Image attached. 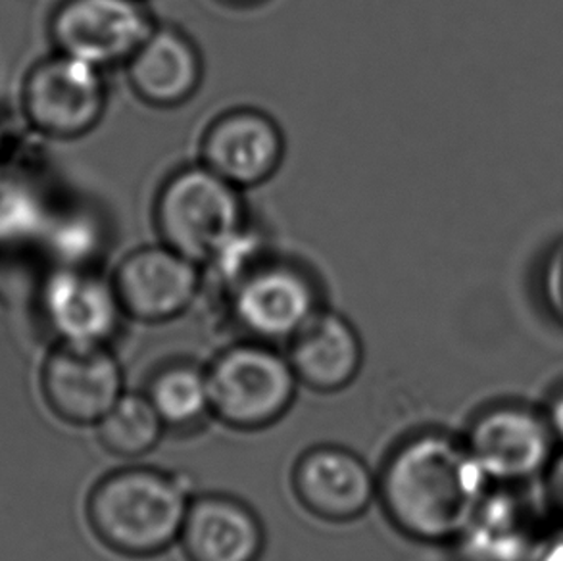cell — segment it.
I'll return each mask as SVG.
<instances>
[{"instance_id": "1", "label": "cell", "mask_w": 563, "mask_h": 561, "mask_svg": "<svg viewBox=\"0 0 563 561\" xmlns=\"http://www.w3.org/2000/svg\"><path fill=\"white\" fill-rule=\"evenodd\" d=\"M488 485L464 440L421 431L388 454L377 477V496L388 521L408 539L449 542L467 531Z\"/></svg>"}, {"instance_id": "2", "label": "cell", "mask_w": 563, "mask_h": 561, "mask_svg": "<svg viewBox=\"0 0 563 561\" xmlns=\"http://www.w3.org/2000/svg\"><path fill=\"white\" fill-rule=\"evenodd\" d=\"M192 501L190 479L181 473L133 465L108 473L87 498L95 537L115 554L154 558L174 547Z\"/></svg>"}, {"instance_id": "3", "label": "cell", "mask_w": 563, "mask_h": 561, "mask_svg": "<svg viewBox=\"0 0 563 561\" xmlns=\"http://www.w3.org/2000/svg\"><path fill=\"white\" fill-rule=\"evenodd\" d=\"M153 218L158 241L200 267L249 226L243 190L202 162L177 167L162 182Z\"/></svg>"}, {"instance_id": "4", "label": "cell", "mask_w": 563, "mask_h": 561, "mask_svg": "<svg viewBox=\"0 0 563 561\" xmlns=\"http://www.w3.org/2000/svg\"><path fill=\"white\" fill-rule=\"evenodd\" d=\"M213 418L236 431H262L277 424L297 398V373L274 344L236 342L206 370Z\"/></svg>"}, {"instance_id": "5", "label": "cell", "mask_w": 563, "mask_h": 561, "mask_svg": "<svg viewBox=\"0 0 563 561\" xmlns=\"http://www.w3.org/2000/svg\"><path fill=\"white\" fill-rule=\"evenodd\" d=\"M15 108L41 141L87 138L107 114V72L51 51L23 72Z\"/></svg>"}, {"instance_id": "6", "label": "cell", "mask_w": 563, "mask_h": 561, "mask_svg": "<svg viewBox=\"0 0 563 561\" xmlns=\"http://www.w3.org/2000/svg\"><path fill=\"white\" fill-rule=\"evenodd\" d=\"M225 300L235 326L252 341L289 342L323 308L313 275L274 251L249 267Z\"/></svg>"}, {"instance_id": "7", "label": "cell", "mask_w": 563, "mask_h": 561, "mask_svg": "<svg viewBox=\"0 0 563 561\" xmlns=\"http://www.w3.org/2000/svg\"><path fill=\"white\" fill-rule=\"evenodd\" d=\"M154 25L145 0H58L46 37L56 53L107 72L130 61Z\"/></svg>"}, {"instance_id": "8", "label": "cell", "mask_w": 563, "mask_h": 561, "mask_svg": "<svg viewBox=\"0 0 563 561\" xmlns=\"http://www.w3.org/2000/svg\"><path fill=\"white\" fill-rule=\"evenodd\" d=\"M464 442L488 481L500 485H521L541 477L556 462L558 439L549 419L523 406L483 411Z\"/></svg>"}, {"instance_id": "9", "label": "cell", "mask_w": 563, "mask_h": 561, "mask_svg": "<svg viewBox=\"0 0 563 561\" xmlns=\"http://www.w3.org/2000/svg\"><path fill=\"white\" fill-rule=\"evenodd\" d=\"M110 279L125 318L143 323L184 316L205 288L202 267L162 241L128 252Z\"/></svg>"}, {"instance_id": "10", "label": "cell", "mask_w": 563, "mask_h": 561, "mask_svg": "<svg viewBox=\"0 0 563 561\" xmlns=\"http://www.w3.org/2000/svg\"><path fill=\"white\" fill-rule=\"evenodd\" d=\"M48 410L69 425H97L123 391V370L108 344L58 342L41 370Z\"/></svg>"}, {"instance_id": "11", "label": "cell", "mask_w": 563, "mask_h": 561, "mask_svg": "<svg viewBox=\"0 0 563 561\" xmlns=\"http://www.w3.org/2000/svg\"><path fill=\"white\" fill-rule=\"evenodd\" d=\"M38 306L54 337L69 344H108L125 318L114 283L99 267H48Z\"/></svg>"}, {"instance_id": "12", "label": "cell", "mask_w": 563, "mask_h": 561, "mask_svg": "<svg viewBox=\"0 0 563 561\" xmlns=\"http://www.w3.org/2000/svg\"><path fill=\"white\" fill-rule=\"evenodd\" d=\"M283 158L282 125L258 108H229L206 125L200 139L198 162L241 190L269 182Z\"/></svg>"}, {"instance_id": "13", "label": "cell", "mask_w": 563, "mask_h": 561, "mask_svg": "<svg viewBox=\"0 0 563 561\" xmlns=\"http://www.w3.org/2000/svg\"><path fill=\"white\" fill-rule=\"evenodd\" d=\"M292 491L300 506L328 524H349L366 514L377 498V477L349 448H308L292 470Z\"/></svg>"}, {"instance_id": "14", "label": "cell", "mask_w": 563, "mask_h": 561, "mask_svg": "<svg viewBox=\"0 0 563 561\" xmlns=\"http://www.w3.org/2000/svg\"><path fill=\"white\" fill-rule=\"evenodd\" d=\"M131 91L153 108H177L197 95L205 62L197 43L174 23H158L123 64Z\"/></svg>"}, {"instance_id": "15", "label": "cell", "mask_w": 563, "mask_h": 561, "mask_svg": "<svg viewBox=\"0 0 563 561\" xmlns=\"http://www.w3.org/2000/svg\"><path fill=\"white\" fill-rule=\"evenodd\" d=\"M179 542L189 561H260L266 531L258 514L235 496H192Z\"/></svg>"}, {"instance_id": "16", "label": "cell", "mask_w": 563, "mask_h": 561, "mask_svg": "<svg viewBox=\"0 0 563 561\" xmlns=\"http://www.w3.org/2000/svg\"><path fill=\"white\" fill-rule=\"evenodd\" d=\"M287 358L300 385L316 393H339L358 377L364 342L351 319L321 308L290 339Z\"/></svg>"}, {"instance_id": "17", "label": "cell", "mask_w": 563, "mask_h": 561, "mask_svg": "<svg viewBox=\"0 0 563 561\" xmlns=\"http://www.w3.org/2000/svg\"><path fill=\"white\" fill-rule=\"evenodd\" d=\"M37 246L48 267H97L107 246V229L91 208L54 200Z\"/></svg>"}, {"instance_id": "18", "label": "cell", "mask_w": 563, "mask_h": 561, "mask_svg": "<svg viewBox=\"0 0 563 561\" xmlns=\"http://www.w3.org/2000/svg\"><path fill=\"white\" fill-rule=\"evenodd\" d=\"M146 396L172 431H197L213 416L208 372L190 362L164 365L154 373Z\"/></svg>"}, {"instance_id": "19", "label": "cell", "mask_w": 563, "mask_h": 561, "mask_svg": "<svg viewBox=\"0 0 563 561\" xmlns=\"http://www.w3.org/2000/svg\"><path fill=\"white\" fill-rule=\"evenodd\" d=\"M95 427L102 448L123 460L151 454L168 431L151 398L139 393H123Z\"/></svg>"}, {"instance_id": "20", "label": "cell", "mask_w": 563, "mask_h": 561, "mask_svg": "<svg viewBox=\"0 0 563 561\" xmlns=\"http://www.w3.org/2000/svg\"><path fill=\"white\" fill-rule=\"evenodd\" d=\"M544 416L549 419L550 427H552V431L556 435L558 442L563 444V391L552 400L549 411Z\"/></svg>"}, {"instance_id": "21", "label": "cell", "mask_w": 563, "mask_h": 561, "mask_svg": "<svg viewBox=\"0 0 563 561\" xmlns=\"http://www.w3.org/2000/svg\"><path fill=\"white\" fill-rule=\"evenodd\" d=\"M552 465H554V477H552V496L556 498L558 506H560L563 512V458L562 460H556V463H552Z\"/></svg>"}, {"instance_id": "22", "label": "cell", "mask_w": 563, "mask_h": 561, "mask_svg": "<svg viewBox=\"0 0 563 561\" xmlns=\"http://www.w3.org/2000/svg\"><path fill=\"white\" fill-rule=\"evenodd\" d=\"M228 2L235 4V7H254V4H260L264 0H228Z\"/></svg>"}, {"instance_id": "23", "label": "cell", "mask_w": 563, "mask_h": 561, "mask_svg": "<svg viewBox=\"0 0 563 561\" xmlns=\"http://www.w3.org/2000/svg\"><path fill=\"white\" fill-rule=\"evenodd\" d=\"M558 296H560V300L563 304V262L562 266H560V272H558Z\"/></svg>"}]
</instances>
